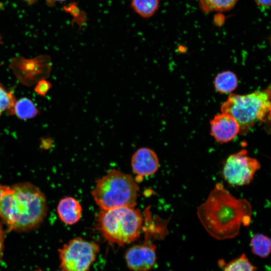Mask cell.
<instances>
[{
	"label": "cell",
	"mask_w": 271,
	"mask_h": 271,
	"mask_svg": "<svg viewBox=\"0 0 271 271\" xmlns=\"http://www.w3.org/2000/svg\"><path fill=\"white\" fill-rule=\"evenodd\" d=\"M44 195L29 183L9 187L0 202V217L10 230H26L39 225L46 214Z\"/></svg>",
	"instance_id": "7a4b0ae2"
},
{
	"label": "cell",
	"mask_w": 271,
	"mask_h": 271,
	"mask_svg": "<svg viewBox=\"0 0 271 271\" xmlns=\"http://www.w3.org/2000/svg\"><path fill=\"white\" fill-rule=\"evenodd\" d=\"M238 84L235 74L231 71H224L219 73L216 77L214 85L216 89L222 93L232 92Z\"/></svg>",
	"instance_id": "7c38bea8"
},
{
	"label": "cell",
	"mask_w": 271,
	"mask_h": 271,
	"mask_svg": "<svg viewBox=\"0 0 271 271\" xmlns=\"http://www.w3.org/2000/svg\"><path fill=\"white\" fill-rule=\"evenodd\" d=\"M4 243V232L0 223V259L2 255Z\"/></svg>",
	"instance_id": "ffe728a7"
},
{
	"label": "cell",
	"mask_w": 271,
	"mask_h": 271,
	"mask_svg": "<svg viewBox=\"0 0 271 271\" xmlns=\"http://www.w3.org/2000/svg\"><path fill=\"white\" fill-rule=\"evenodd\" d=\"M256 268L249 261L245 254L233 259L224 267L223 271H256Z\"/></svg>",
	"instance_id": "e0dca14e"
},
{
	"label": "cell",
	"mask_w": 271,
	"mask_h": 271,
	"mask_svg": "<svg viewBox=\"0 0 271 271\" xmlns=\"http://www.w3.org/2000/svg\"><path fill=\"white\" fill-rule=\"evenodd\" d=\"M62 271H64V270H62Z\"/></svg>",
	"instance_id": "484cf974"
},
{
	"label": "cell",
	"mask_w": 271,
	"mask_h": 271,
	"mask_svg": "<svg viewBox=\"0 0 271 271\" xmlns=\"http://www.w3.org/2000/svg\"><path fill=\"white\" fill-rule=\"evenodd\" d=\"M260 167L258 161L248 156L247 151L243 149L227 158L223 166V175L230 185H246L252 181Z\"/></svg>",
	"instance_id": "52a82bcc"
},
{
	"label": "cell",
	"mask_w": 271,
	"mask_h": 271,
	"mask_svg": "<svg viewBox=\"0 0 271 271\" xmlns=\"http://www.w3.org/2000/svg\"><path fill=\"white\" fill-rule=\"evenodd\" d=\"M238 0H199L204 12H224L231 9Z\"/></svg>",
	"instance_id": "2e32d148"
},
{
	"label": "cell",
	"mask_w": 271,
	"mask_h": 271,
	"mask_svg": "<svg viewBox=\"0 0 271 271\" xmlns=\"http://www.w3.org/2000/svg\"><path fill=\"white\" fill-rule=\"evenodd\" d=\"M131 8L139 16L149 18L157 11L159 0H131Z\"/></svg>",
	"instance_id": "5bb4252c"
},
{
	"label": "cell",
	"mask_w": 271,
	"mask_h": 271,
	"mask_svg": "<svg viewBox=\"0 0 271 271\" xmlns=\"http://www.w3.org/2000/svg\"><path fill=\"white\" fill-rule=\"evenodd\" d=\"M9 187L6 186H0V202L3 196L8 191Z\"/></svg>",
	"instance_id": "7402d4cb"
},
{
	"label": "cell",
	"mask_w": 271,
	"mask_h": 271,
	"mask_svg": "<svg viewBox=\"0 0 271 271\" xmlns=\"http://www.w3.org/2000/svg\"><path fill=\"white\" fill-rule=\"evenodd\" d=\"M2 43V37L0 35V44H1Z\"/></svg>",
	"instance_id": "d4e9b609"
},
{
	"label": "cell",
	"mask_w": 271,
	"mask_h": 271,
	"mask_svg": "<svg viewBox=\"0 0 271 271\" xmlns=\"http://www.w3.org/2000/svg\"><path fill=\"white\" fill-rule=\"evenodd\" d=\"M14 113L23 119L31 118L38 114V110L34 103L27 98H22L16 101L14 105Z\"/></svg>",
	"instance_id": "9a60e30c"
},
{
	"label": "cell",
	"mask_w": 271,
	"mask_h": 271,
	"mask_svg": "<svg viewBox=\"0 0 271 271\" xmlns=\"http://www.w3.org/2000/svg\"><path fill=\"white\" fill-rule=\"evenodd\" d=\"M99 250L97 244L74 238L59 250L61 267L64 271H88Z\"/></svg>",
	"instance_id": "8992f818"
},
{
	"label": "cell",
	"mask_w": 271,
	"mask_h": 271,
	"mask_svg": "<svg viewBox=\"0 0 271 271\" xmlns=\"http://www.w3.org/2000/svg\"><path fill=\"white\" fill-rule=\"evenodd\" d=\"M256 4L260 7L268 8L270 5V0H254Z\"/></svg>",
	"instance_id": "44dd1931"
},
{
	"label": "cell",
	"mask_w": 271,
	"mask_h": 271,
	"mask_svg": "<svg viewBox=\"0 0 271 271\" xmlns=\"http://www.w3.org/2000/svg\"><path fill=\"white\" fill-rule=\"evenodd\" d=\"M124 258L127 267L133 271H148L154 266L157 260L156 247L149 240L143 243L130 247Z\"/></svg>",
	"instance_id": "ba28073f"
},
{
	"label": "cell",
	"mask_w": 271,
	"mask_h": 271,
	"mask_svg": "<svg viewBox=\"0 0 271 271\" xmlns=\"http://www.w3.org/2000/svg\"><path fill=\"white\" fill-rule=\"evenodd\" d=\"M139 190L131 175L113 169L96 181L91 194L102 210L134 207Z\"/></svg>",
	"instance_id": "3957f363"
},
{
	"label": "cell",
	"mask_w": 271,
	"mask_h": 271,
	"mask_svg": "<svg viewBox=\"0 0 271 271\" xmlns=\"http://www.w3.org/2000/svg\"><path fill=\"white\" fill-rule=\"evenodd\" d=\"M65 1L66 0H46V3L47 4H48L50 6H51L56 2H63Z\"/></svg>",
	"instance_id": "603a6c76"
},
{
	"label": "cell",
	"mask_w": 271,
	"mask_h": 271,
	"mask_svg": "<svg viewBox=\"0 0 271 271\" xmlns=\"http://www.w3.org/2000/svg\"><path fill=\"white\" fill-rule=\"evenodd\" d=\"M270 89L251 93L232 94L221 106L222 113L233 117L239 125V133L244 135L257 122L270 117Z\"/></svg>",
	"instance_id": "5b68a950"
},
{
	"label": "cell",
	"mask_w": 271,
	"mask_h": 271,
	"mask_svg": "<svg viewBox=\"0 0 271 271\" xmlns=\"http://www.w3.org/2000/svg\"><path fill=\"white\" fill-rule=\"evenodd\" d=\"M134 207H121L102 210L97 217V226L103 237L118 245L137 239L143 228V217Z\"/></svg>",
	"instance_id": "277c9868"
},
{
	"label": "cell",
	"mask_w": 271,
	"mask_h": 271,
	"mask_svg": "<svg viewBox=\"0 0 271 271\" xmlns=\"http://www.w3.org/2000/svg\"><path fill=\"white\" fill-rule=\"evenodd\" d=\"M50 87V84L45 81L41 80L39 82L35 88V90L41 95H45Z\"/></svg>",
	"instance_id": "d6986e66"
},
{
	"label": "cell",
	"mask_w": 271,
	"mask_h": 271,
	"mask_svg": "<svg viewBox=\"0 0 271 271\" xmlns=\"http://www.w3.org/2000/svg\"><path fill=\"white\" fill-rule=\"evenodd\" d=\"M211 134L220 143L232 141L239 132V125L231 116L224 113L216 115L210 121Z\"/></svg>",
	"instance_id": "30bf717a"
},
{
	"label": "cell",
	"mask_w": 271,
	"mask_h": 271,
	"mask_svg": "<svg viewBox=\"0 0 271 271\" xmlns=\"http://www.w3.org/2000/svg\"><path fill=\"white\" fill-rule=\"evenodd\" d=\"M131 167L138 182L146 176L155 174L159 169V161L156 153L148 148L138 149L131 158Z\"/></svg>",
	"instance_id": "9c48e42d"
},
{
	"label": "cell",
	"mask_w": 271,
	"mask_h": 271,
	"mask_svg": "<svg viewBox=\"0 0 271 271\" xmlns=\"http://www.w3.org/2000/svg\"><path fill=\"white\" fill-rule=\"evenodd\" d=\"M28 4L32 5L34 4L37 0H24Z\"/></svg>",
	"instance_id": "cb8c5ba5"
},
{
	"label": "cell",
	"mask_w": 271,
	"mask_h": 271,
	"mask_svg": "<svg viewBox=\"0 0 271 271\" xmlns=\"http://www.w3.org/2000/svg\"><path fill=\"white\" fill-rule=\"evenodd\" d=\"M252 208L244 198H236L223 185L217 183L197 214L206 231L218 240L232 238L239 233L241 225L251 222Z\"/></svg>",
	"instance_id": "6da1fadb"
},
{
	"label": "cell",
	"mask_w": 271,
	"mask_h": 271,
	"mask_svg": "<svg viewBox=\"0 0 271 271\" xmlns=\"http://www.w3.org/2000/svg\"><path fill=\"white\" fill-rule=\"evenodd\" d=\"M15 102L16 99L13 92L0 85V116L4 111L10 114H14Z\"/></svg>",
	"instance_id": "ac0fdd59"
},
{
	"label": "cell",
	"mask_w": 271,
	"mask_h": 271,
	"mask_svg": "<svg viewBox=\"0 0 271 271\" xmlns=\"http://www.w3.org/2000/svg\"><path fill=\"white\" fill-rule=\"evenodd\" d=\"M252 253L261 258L268 256L271 250V240L261 233L254 234L250 240Z\"/></svg>",
	"instance_id": "4fadbf2b"
},
{
	"label": "cell",
	"mask_w": 271,
	"mask_h": 271,
	"mask_svg": "<svg viewBox=\"0 0 271 271\" xmlns=\"http://www.w3.org/2000/svg\"><path fill=\"white\" fill-rule=\"evenodd\" d=\"M82 207L76 199L67 197L61 199L58 203L57 212L60 219L67 225H73L80 219Z\"/></svg>",
	"instance_id": "8fae6325"
}]
</instances>
